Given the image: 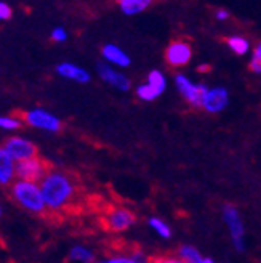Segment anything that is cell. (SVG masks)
Masks as SVG:
<instances>
[{"label": "cell", "instance_id": "4", "mask_svg": "<svg viewBox=\"0 0 261 263\" xmlns=\"http://www.w3.org/2000/svg\"><path fill=\"white\" fill-rule=\"evenodd\" d=\"M23 122L34 128L50 132V134H56L63 127L59 117L44 108H32L29 111H26L23 114Z\"/></svg>", "mask_w": 261, "mask_h": 263}, {"label": "cell", "instance_id": "1", "mask_svg": "<svg viewBox=\"0 0 261 263\" xmlns=\"http://www.w3.org/2000/svg\"><path fill=\"white\" fill-rule=\"evenodd\" d=\"M38 185H41L44 194L47 210H51V212H59V210L68 209L75 199V181L69 174L63 172V170L50 168Z\"/></svg>", "mask_w": 261, "mask_h": 263}, {"label": "cell", "instance_id": "24", "mask_svg": "<svg viewBox=\"0 0 261 263\" xmlns=\"http://www.w3.org/2000/svg\"><path fill=\"white\" fill-rule=\"evenodd\" d=\"M249 68L250 71L256 72V74H261V42H258L252 51V58L249 61Z\"/></svg>", "mask_w": 261, "mask_h": 263}, {"label": "cell", "instance_id": "28", "mask_svg": "<svg viewBox=\"0 0 261 263\" xmlns=\"http://www.w3.org/2000/svg\"><path fill=\"white\" fill-rule=\"evenodd\" d=\"M215 18L218 21H226L229 18V11L226 8H216L215 10Z\"/></svg>", "mask_w": 261, "mask_h": 263}, {"label": "cell", "instance_id": "6", "mask_svg": "<svg viewBox=\"0 0 261 263\" xmlns=\"http://www.w3.org/2000/svg\"><path fill=\"white\" fill-rule=\"evenodd\" d=\"M2 148L8 153V156L16 164L21 162V161L31 159V157H35L37 156L35 144L31 140L24 138V137H18V135L8 137L5 140V143L2 144Z\"/></svg>", "mask_w": 261, "mask_h": 263}, {"label": "cell", "instance_id": "26", "mask_svg": "<svg viewBox=\"0 0 261 263\" xmlns=\"http://www.w3.org/2000/svg\"><path fill=\"white\" fill-rule=\"evenodd\" d=\"M151 263H185L178 255H159L151 258Z\"/></svg>", "mask_w": 261, "mask_h": 263}, {"label": "cell", "instance_id": "23", "mask_svg": "<svg viewBox=\"0 0 261 263\" xmlns=\"http://www.w3.org/2000/svg\"><path fill=\"white\" fill-rule=\"evenodd\" d=\"M136 97L141 100V101H154V100H157L160 95L155 91L151 85H148L146 82L145 84H141L136 87Z\"/></svg>", "mask_w": 261, "mask_h": 263}, {"label": "cell", "instance_id": "27", "mask_svg": "<svg viewBox=\"0 0 261 263\" xmlns=\"http://www.w3.org/2000/svg\"><path fill=\"white\" fill-rule=\"evenodd\" d=\"M13 15V10L7 2H0V21H7Z\"/></svg>", "mask_w": 261, "mask_h": 263}, {"label": "cell", "instance_id": "12", "mask_svg": "<svg viewBox=\"0 0 261 263\" xmlns=\"http://www.w3.org/2000/svg\"><path fill=\"white\" fill-rule=\"evenodd\" d=\"M101 57L104 63L112 66V68H128L132 60H130L128 53L122 50L119 45L115 44H106L101 48Z\"/></svg>", "mask_w": 261, "mask_h": 263}, {"label": "cell", "instance_id": "9", "mask_svg": "<svg viewBox=\"0 0 261 263\" xmlns=\"http://www.w3.org/2000/svg\"><path fill=\"white\" fill-rule=\"evenodd\" d=\"M192 58V47L186 41H173L165 50V60L172 68H183Z\"/></svg>", "mask_w": 261, "mask_h": 263}, {"label": "cell", "instance_id": "8", "mask_svg": "<svg viewBox=\"0 0 261 263\" xmlns=\"http://www.w3.org/2000/svg\"><path fill=\"white\" fill-rule=\"evenodd\" d=\"M136 221L135 214L130 209L125 207H112L104 215V227L114 233H122L128 228H132Z\"/></svg>", "mask_w": 261, "mask_h": 263}, {"label": "cell", "instance_id": "16", "mask_svg": "<svg viewBox=\"0 0 261 263\" xmlns=\"http://www.w3.org/2000/svg\"><path fill=\"white\" fill-rule=\"evenodd\" d=\"M149 5H151V0H121L119 2L121 11L127 16L139 15V13L148 10Z\"/></svg>", "mask_w": 261, "mask_h": 263}, {"label": "cell", "instance_id": "14", "mask_svg": "<svg viewBox=\"0 0 261 263\" xmlns=\"http://www.w3.org/2000/svg\"><path fill=\"white\" fill-rule=\"evenodd\" d=\"M16 180V162L0 146V185H11Z\"/></svg>", "mask_w": 261, "mask_h": 263}, {"label": "cell", "instance_id": "29", "mask_svg": "<svg viewBox=\"0 0 261 263\" xmlns=\"http://www.w3.org/2000/svg\"><path fill=\"white\" fill-rule=\"evenodd\" d=\"M208 69H210V66H208V64H200V66H199V71H200V72H205V71H208Z\"/></svg>", "mask_w": 261, "mask_h": 263}, {"label": "cell", "instance_id": "20", "mask_svg": "<svg viewBox=\"0 0 261 263\" xmlns=\"http://www.w3.org/2000/svg\"><path fill=\"white\" fill-rule=\"evenodd\" d=\"M148 225L151 227V230L155 234L160 236L162 239H170L172 238V228L168 227V223L165 220H162L159 217H151L148 220Z\"/></svg>", "mask_w": 261, "mask_h": 263}, {"label": "cell", "instance_id": "19", "mask_svg": "<svg viewBox=\"0 0 261 263\" xmlns=\"http://www.w3.org/2000/svg\"><path fill=\"white\" fill-rule=\"evenodd\" d=\"M176 255L185 263H202L204 261V255L199 252V249H195L194 246H189V244L179 246Z\"/></svg>", "mask_w": 261, "mask_h": 263}, {"label": "cell", "instance_id": "7", "mask_svg": "<svg viewBox=\"0 0 261 263\" xmlns=\"http://www.w3.org/2000/svg\"><path fill=\"white\" fill-rule=\"evenodd\" d=\"M48 170V164L38 156H35L16 164V180L41 183V180L47 175Z\"/></svg>", "mask_w": 261, "mask_h": 263}, {"label": "cell", "instance_id": "5", "mask_svg": "<svg viewBox=\"0 0 261 263\" xmlns=\"http://www.w3.org/2000/svg\"><path fill=\"white\" fill-rule=\"evenodd\" d=\"M175 85L179 91V95L185 98L192 108H200L202 109V103L204 98L208 91V87L204 84H195L191 79L185 74H176L175 76Z\"/></svg>", "mask_w": 261, "mask_h": 263}, {"label": "cell", "instance_id": "22", "mask_svg": "<svg viewBox=\"0 0 261 263\" xmlns=\"http://www.w3.org/2000/svg\"><path fill=\"white\" fill-rule=\"evenodd\" d=\"M23 117L18 116H0V130L5 132H15L21 127Z\"/></svg>", "mask_w": 261, "mask_h": 263}, {"label": "cell", "instance_id": "21", "mask_svg": "<svg viewBox=\"0 0 261 263\" xmlns=\"http://www.w3.org/2000/svg\"><path fill=\"white\" fill-rule=\"evenodd\" d=\"M146 84L151 85L159 95H162L167 88V77L164 76V72H160L157 69H152L146 77Z\"/></svg>", "mask_w": 261, "mask_h": 263}, {"label": "cell", "instance_id": "11", "mask_svg": "<svg viewBox=\"0 0 261 263\" xmlns=\"http://www.w3.org/2000/svg\"><path fill=\"white\" fill-rule=\"evenodd\" d=\"M229 104V91L225 87H212L208 88L207 95L202 103V109L210 112V114H218L225 111Z\"/></svg>", "mask_w": 261, "mask_h": 263}, {"label": "cell", "instance_id": "2", "mask_svg": "<svg viewBox=\"0 0 261 263\" xmlns=\"http://www.w3.org/2000/svg\"><path fill=\"white\" fill-rule=\"evenodd\" d=\"M11 197L15 199L24 210L32 214H44L47 210L44 194L41 190V185L34 181H24V180H15L10 188Z\"/></svg>", "mask_w": 261, "mask_h": 263}, {"label": "cell", "instance_id": "25", "mask_svg": "<svg viewBox=\"0 0 261 263\" xmlns=\"http://www.w3.org/2000/svg\"><path fill=\"white\" fill-rule=\"evenodd\" d=\"M50 39H51L53 42H56V44L66 42V41H68V31L64 29V28H61V26H58V28H55L53 31H51Z\"/></svg>", "mask_w": 261, "mask_h": 263}, {"label": "cell", "instance_id": "17", "mask_svg": "<svg viewBox=\"0 0 261 263\" xmlns=\"http://www.w3.org/2000/svg\"><path fill=\"white\" fill-rule=\"evenodd\" d=\"M69 260L74 263H95V254L90 247L77 244L69 251Z\"/></svg>", "mask_w": 261, "mask_h": 263}, {"label": "cell", "instance_id": "31", "mask_svg": "<svg viewBox=\"0 0 261 263\" xmlns=\"http://www.w3.org/2000/svg\"><path fill=\"white\" fill-rule=\"evenodd\" d=\"M0 215H2V209H0Z\"/></svg>", "mask_w": 261, "mask_h": 263}, {"label": "cell", "instance_id": "13", "mask_svg": "<svg viewBox=\"0 0 261 263\" xmlns=\"http://www.w3.org/2000/svg\"><path fill=\"white\" fill-rule=\"evenodd\" d=\"M56 72H58V76H61L64 79H69V81L77 82V84H88L91 79L90 72L85 68H82L79 64L69 63V61L59 63L56 66Z\"/></svg>", "mask_w": 261, "mask_h": 263}, {"label": "cell", "instance_id": "3", "mask_svg": "<svg viewBox=\"0 0 261 263\" xmlns=\"http://www.w3.org/2000/svg\"><path fill=\"white\" fill-rule=\"evenodd\" d=\"M221 217L223 221L226 223V227L231 234V241L232 246L237 252L245 251V227H244V220L240 217V212L236 205L232 204H225L221 209Z\"/></svg>", "mask_w": 261, "mask_h": 263}, {"label": "cell", "instance_id": "30", "mask_svg": "<svg viewBox=\"0 0 261 263\" xmlns=\"http://www.w3.org/2000/svg\"><path fill=\"white\" fill-rule=\"evenodd\" d=\"M202 263H215L213 258H208V257H204V261Z\"/></svg>", "mask_w": 261, "mask_h": 263}, {"label": "cell", "instance_id": "10", "mask_svg": "<svg viewBox=\"0 0 261 263\" xmlns=\"http://www.w3.org/2000/svg\"><path fill=\"white\" fill-rule=\"evenodd\" d=\"M96 71H98V76L104 84H108L117 90L128 91L130 87H132V82H130V79L124 72L117 71L115 68H112V66H109L106 63H98Z\"/></svg>", "mask_w": 261, "mask_h": 263}, {"label": "cell", "instance_id": "15", "mask_svg": "<svg viewBox=\"0 0 261 263\" xmlns=\"http://www.w3.org/2000/svg\"><path fill=\"white\" fill-rule=\"evenodd\" d=\"M95 263H151V258L141 251H132L128 254H114L96 260Z\"/></svg>", "mask_w": 261, "mask_h": 263}, {"label": "cell", "instance_id": "18", "mask_svg": "<svg viewBox=\"0 0 261 263\" xmlns=\"http://www.w3.org/2000/svg\"><path fill=\"white\" fill-rule=\"evenodd\" d=\"M226 45L228 48L232 51L234 55L237 57H244L250 51V42L249 39H245L242 35H231L226 39Z\"/></svg>", "mask_w": 261, "mask_h": 263}]
</instances>
